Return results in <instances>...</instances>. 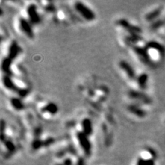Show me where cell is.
Masks as SVG:
<instances>
[{
	"label": "cell",
	"mask_w": 165,
	"mask_h": 165,
	"mask_svg": "<svg viewBox=\"0 0 165 165\" xmlns=\"http://www.w3.org/2000/svg\"><path fill=\"white\" fill-rule=\"evenodd\" d=\"M87 136H88L85 134L83 132H78L76 135L77 140L79 143L81 149L86 156L89 157L92 153V145Z\"/></svg>",
	"instance_id": "7a4b0ae2"
},
{
	"label": "cell",
	"mask_w": 165,
	"mask_h": 165,
	"mask_svg": "<svg viewBox=\"0 0 165 165\" xmlns=\"http://www.w3.org/2000/svg\"><path fill=\"white\" fill-rule=\"evenodd\" d=\"M119 66L120 68L127 74V75L129 76V78H132V79L135 78V72L133 67H131V66H130L128 63L125 61H121L120 62Z\"/></svg>",
	"instance_id": "5b68a950"
},
{
	"label": "cell",
	"mask_w": 165,
	"mask_h": 165,
	"mask_svg": "<svg viewBox=\"0 0 165 165\" xmlns=\"http://www.w3.org/2000/svg\"><path fill=\"white\" fill-rule=\"evenodd\" d=\"M147 81V76L146 74H142L138 77V83L142 87H145Z\"/></svg>",
	"instance_id": "ba28073f"
},
{
	"label": "cell",
	"mask_w": 165,
	"mask_h": 165,
	"mask_svg": "<svg viewBox=\"0 0 165 165\" xmlns=\"http://www.w3.org/2000/svg\"><path fill=\"white\" fill-rule=\"evenodd\" d=\"M76 165H85V160L83 157H79L78 158L77 162H76Z\"/></svg>",
	"instance_id": "2e32d148"
},
{
	"label": "cell",
	"mask_w": 165,
	"mask_h": 165,
	"mask_svg": "<svg viewBox=\"0 0 165 165\" xmlns=\"http://www.w3.org/2000/svg\"><path fill=\"white\" fill-rule=\"evenodd\" d=\"M43 145V143L40 140H36L32 143V148L35 150L39 149L42 147Z\"/></svg>",
	"instance_id": "5bb4252c"
},
{
	"label": "cell",
	"mask_w": 165,
	"mask_h": 165,
	"mask_svg": "<svg viewBox=\"0 0 165 165\" xmlns=\"http://www.w3.org/2000/svg\"><path fill=\"white\" fill-rule=\"evenodd\" d=\"M82 128L83 132L87 136H90L92 134V125L91 120L88 118H85L82 122Z\"/></svg>",
	"instance_id": "8992f818"
},
{
	"label": "cell",
	"mask_w": 165,
	"mask_h": 165,
	"mask_svg": "<svg viewBox=\"0 0 165 165\" xmlns=\"http://www.w3.org/2000/svg\"><path fill=\"white\" fill-rule=\"evenodd\" d=\"M5 145L6 146L7 149H8V152L10 153H13L15 152V146L11 141H6Z\"/></svg>",
	"instance_id": "8fae6325"
},
{
	"label": "cell",
	"mask_w": 165,
	"mask_h": 165,
	"mask_svg": "<svg viewBox=\"0 0 165 165\" xmlns=\"http://www.w3.org/2000/svg\"><path fill=\"white\" fill-rule=\"evenodd\" d=\"M76 10L82 16V17L85 19V20L91 22L95 19V14L90 9L89 7L87 6L82 2L78 1L76 2L74 5Z\"/></svg>",
	"instance_id": "6da1fadb"
},
{
	"label": "cell",
	"mask_w": 165,
	"mask_h": 165,
	"mask_svg": "<svg viewBox=\"0 0 165 165\" xmlns=\"http://www.w3.org/2000/svg\"><path fill=\"white\" fill-rule=\"evenodd\" d=\"M56 165H74V164L72 160L69 158H67L65 159L61 163H58Z\"/></svg>",
	"instance_id": "9a60e30c"
},
{
	"label": "cell",
	"mask_w": 165,
	"mask_h": 165,
	"mask_svg": "<svg viewBox=\"0 0 165 165\" xmlns=\"http://www.w3.org/2000/svg\"><path fill=\"white\" fill-rule=\"evenodd\" d=\"M27 13L28 14L30 20L33 24H37L39 22V15L35 5H30L27 9Z\"/></svg>",
	"instance_id": "277c9868"
},
{
	"label": "cell",
	"mask_w": 165,
	"mask_h": 165,
	"mask_svg": "<svg viewBox=\"0 0 165 165\" xmlns=\"http://www.w3.org/2000/svg\"><path fill=\"white\" fill-rule=\"evenodd\" d=\"M66 150L65 151V150H61V151H60V152L57 153V157L58 158H63L64 156L65 155H66Z\"/></svg>",
	"instance_id": "e0dca14e"
},
{
	"label": "cell",
	"mask_w": 165,
	"mask_h": 165,
	"mask_svg": "<svg viewBox=\"0 0 165 165\" xmlns=\"http://www.w3.org/2000/svg\"><path fill=\"white\" fill-rule=\"evenodd\" d=\"M11 103L13 104V106L17 110H20V109L22 108V103L21 102L20 100H19L18 99H12L11 100Z\"/></svg>",
	"instance_id": "9c48e42d"
},
{
	"label": "cell",
	"mask_w": 165,
	"mask_h": 165,
	"mask_svg": "<svg viewBox=\"0 0 165 165\" xmlns=\"http://www.w3.org/2000/svg\"><path fill=\"white\" fill-rule=\"evenodd\" d=\"M130 110L131 111V112L136 113V115H138L139 116H142V117H143V116H145V113L144 112L143 110H141L140 109L136 108V107L135 108V107L131 106V108H130Z\"/></svg>",
	"instance_id": "30bf717a"
},
{
	"label": "cell",
	"mask_w": 165,
	"mask_h": 165,
	"mask_svg": "<svg viewBox=\"0 0 165 165\" xmlns=\"http://www.w3.org/2000/svg\"><path fill=\"white\" fill-rule=\"evenodd\" d=\"M19 25L22 31L24 32V34H26L28 37H31V38H32V37H34V34L31 27V24L28 21L25 19L24 18L20 19Z\"/></svg>",
	"instance_id": "3957f363"
},
{
	"label": "cell",
	"mask_w": 165,
	"mask_h": 165,
	"mask_svg": "<svg viewBox=\"0 0 165 165\" xmlns=\"http://www.w3.org/2000/svg\"><path fill=\"white\" fill-rule=\"evenodd\" d=\"M160 13H161V10H160V9H157V10H155L154 12H152L149 14H148L147 15V19L148 20L153 19L156 17L158 15H160Z\"/></svg>",
	"instance_id": "7c38bea8"
},
{
	"label": "cell",
	"mask_w": 165,
	"mask_h": 165,
	"mask_svg": "<svg viewBox=\"0 0 165 165\" xmlns=\"http://www.w3.org/2000/svg\"><path fill=\"white\" fill-rule=\"evenodd\" d=\"M19 51V48L18 47L17 43H13L9 50V55L11 58L15 57L18 54Z\"/></svg>",
	"instance_id": "52a82bcc"
},
{
	"label": "cell",
	"mask_w": 165,
	"mask_h": 165,
	"mask_svg": "<svg viewBox=\"0 0 165 165\" xmlns=\"http://www.w3.org/2000/svg\"><path fill=\"white\" fill-rule=\"evenodd\" d=\"M44 110L51 113H55L57 112V107H56V105H55L54 104H49L48 106H46V108H44Z\"/></svg>",
	"instance_id": "4fadbf2b"
}]
</instances>
